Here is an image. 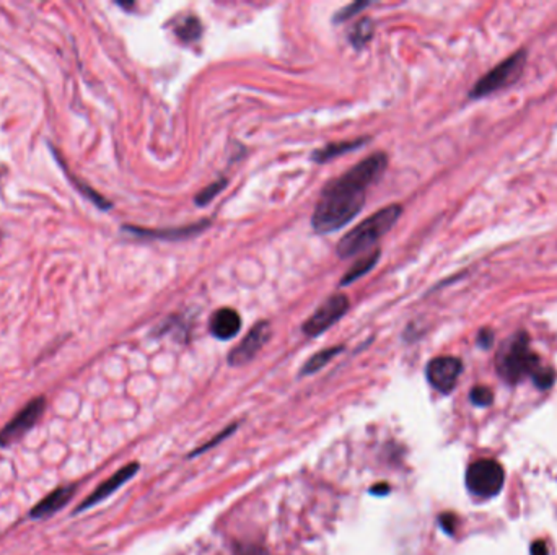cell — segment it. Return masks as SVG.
Masks as SVG:
<instances>
[{
	"label": "cell",
	"mask_w": 557,
	"mask_h": 555,
	"mask_svg": "<svg viewBox=\"0 0 557 555\" xmlns=\"http://www.w3.org/2000/svg\"><path fill=\"white\" fill-rule=\"evenodd\" d=\"M387 163L385 153H373L344 175L329 181L311 217L315 231L326 235L352 221L362 211L367 189L380 179Z\"/></svg>",
	"instance_id": "obj_1"
},
{
	"label": "cell",
	"mask_w": 557,
	"mask_h": 555,
	"mask_svg": "<svg viewBox=\"0 0 557 555\" xmlns=\"http://www.w3.org/2000/svg\"><path fill=\"white\" fill-rule=\"evenodd\" d=\"M399 215L401 205H388L375 212L337 243V255L341 257H352L363 251H369L398 221Z\"/></svg>",
	"instance_id": "obj_2"
},
{
	"label": "cell",
	"mask_w": 557,
	"mask_h": 555,
	"mask_svg": "<svg viewBox=\"0 0 557 555\" xmlns=\"http://www.w3.org/2000/svg\"><path fill=\"white\" fill-rule=\"evenodd\" d=\"M540 370V360L531 351L528 335L525 333L515 335L499 360L500 375L510 383H518L527 377L535 378Z\"/></svg>",
	"instance_id": "obj_3"
},
{
	"label": "cell",
	"mask_w": 557,
	"mask_h": 555,
	"mask_svg": "<svg viewBox=\"0 0 557 555\" xmlns=\"http://www.w3.org/2000/svg\"><path fill=\"white\" fill-rule=\"evenodd\" d=\"M504 467L492 459H481L473 463L466 473V485L471 494L489 499L500 492L504 485Z\"/></svg>",
	"instance_id": "obj_4"
},
{
	"label": "cell",
	"mask_w": 557,
	"mask_h": 555,
	"mask_svg": "<svg viewBox=\"0 0 557 555\" xmlns=\"http://www.w3.org/2000/svg\"><path fill=\"white\" fill-rule=\"evenodd\" d=\"M523 65H525V53L518 51V53L513 54L512 57H509L500 65H497L494 71L489 72L487 75L479 80L478 83L474 85L473 91H471V97H486V95H491V93H494L497 90L505 89V87L512 85L515 80L520 79Z\"/></svg>",
	"instance_id": "obj_5"
},
{
	"label": "cell",
	"mask_w": 557,
	"mask_h": 555,
	"mask_svg": "<svg viewBox=\"0 0 557 555\" xmlns=\"http://www.w3.org/2000/svg\"><path fill=\"white\" fill-rule=\"evenodd\" d=\"M351 307L349 299L343 293H336L333 297H329L321 307H319L311 317L305 321L303 325V333L315 337V335L323 334L326 329L337 323L341 317H344L347 309Z\"/></svg>",
	"instance_id": "obj_6"
},
{
	"label": "cell",
	"mask_w": 557,
	"mask_h": 555,
	"mask_svg": "<svg viewBox=\"0 0 557 555\" xmlns=\"http://www.w3.org/2000/svg\"><path fill=\"white\" fill-rule=\"evenodd\" d=\"M46 401L36 397L27 407H23L2 430H0V447H9L20 440L25 433L30 432L39 417L45 412Z\"/></svg>",
	"instance_id": "obj_7"
},
{
	"label": "cell",
	"mask_w": 557,
	"mask_h": 555,
	"mask_svg": "<svg viewBox=\"0 0 557 555\" xmlns=\"http://www.w3.org/2000/svg\"><path fill=\"white\" fill-rule=\"evenodd\" d=\"M461 371H463V363L460 359L437 357L427 365V379L433 388L447 395L457 386Z\"/></svg>",
	"instance_id": "obj_8"
},
{
	"label": "cell",
	"mask_w": 557,
	"mask_h": 555,
	"mask_svg": "<svg viewBox=\"0 0 557 555\" xmlns=\"http://www.w3.org/2000/svg\"><path fill=\"white\" fill-rule=\"evenodd\" d=\"M271 337V326L269 323H257V326L253 327L247 337L239 343V347H235L229 355V361L231 365L239 367V365H245L248 361L253 360L257 357V353L263 349V345L269 341Z\"/></svg>",
	"instance_id": "obj_9"
},
{
	"label": "cell",
	"mask_w": 557,
	"mask_h": 555,
	"mask_svg": "<svg viewBox=\"0 0 557 555\" xmlns=\"http://www.w3.org/2000/svg\"><path fill=\"white\" fill-rule=\"evenodd\" d=\"M139 471V464L137 463H133V464H127V466H124L121 471H117L115 476L109 477L107 482H103L101 485H98L97 490L93 492V494L87 497L82 505H80L77 511H83L90 508V507H93V505H97V503L103 502L107 497H109L111 494H115L116 490L121 487V485L126 484L129 479H133L135 476V473Z\"/></svg>",
	"instance_id": "obj_10"
},
{
	"label": "cell",
	"mask_w": 557,
	"mask_h": 555,
	"mask_svg": "<svg viewBox=\"0 0 557 555\" xmlns=\"http://www.w3.org/2000/svg\"><path fill=\"white\" fill-rule=\"evenodd\" d=\"M239 327H241V317L235 309L222 308L213 313L211 317V333L217 339L227 341L239 334Z\"/></svg>",
	"instance_id": "obj_11"
},
{
	"label": "cell",
	"mask_w": 557,
	"mask_h": 555,
	"mask_svg": "<svg viewBox=\"0 0 557 555\" xmlns=\"http://www.w3.org/2000/svg\"><path fill=\"white\" fill-rule=\"evenodd\" d=\"M74 492H75V487H74V485H65V487L56 489L53 494L48 495L46 499H43V500L38 503L35 508L31 510V518H46V516H51V515H54L56 511L61 510L62 507L71 500Z\"/></svg>",
	"instance_id": "obj_12"
},
{
	"label": "cell",
	"mask_w": 557,
	"mask_h": 555,
	"mask_svg": "<svg viewBox=\"0 0 557 555\" xmlns=\"http://www.w3.org/2000/svg\"><path fill=\"white\" fill-rule=\"evenodd\" d=\"M379 257H380V251H379V249H375L373 253H367L363 257H361V259L347 271L344 279L341 281V285H349V283L355 282L357 279L363 277L365 273H370L371 269L377 264Z\"/></svg>",
	"instance_id": "obj_13"
},
{
	"label": "cell",
	"mask_w": 557,
	"mask_h": 555,
	"mask_svg": "<svg viewBox=\"0 0 557 555\" xmlns=\"http://www.w3.org/2000/svg\"><path fill=\"white\" fill-rule=\"evenodd\" d=\"M365 141H367V139H359V141L352 142H339V143H329V145H326L325 149L315 152L313 160H315V161H319V163H323V161H327V160L336 159V157H339L341 153H345V152H352L355 151V149H359V147H362L363 142Z\"/></svg>",
	"instance_id": "obj_14"
},
{
	"label": "cell",
	"mask_w": 557,
	"mask_h": 555,
	"mask_svg": "<svg viewBox=\"0 0 557 555\" xmlns=\"http://www.w3.org/2000/svg\"><path fill=\"white\" fill-rule=\"evenodd\" d=\"M205 225H195L183 230H173L171 235H167L169 231H155V230L135 229V227H126L127 231L134 233L135 237H147V238H178V237H189V233H197Z\"/></svg>",
	"instance_id": "obj_15"
},
{
	"label": "cell",
	"mask_w": 557,
	"mask_h": 555,
	"mask_svg": "<svg viewBox=\"0 0 557 555\" xmlns=\"http://www.w3.org/2000/svg\"><path fill=\"white\" fill-rule=\"evenodd\" d=\"M343 352V347H333V349H326V351H321V352L315 353L311 359H309L305 367L301 369V375H311V373H317L321 370L323 367H326L329 361L333 360L336 357L337 353Z\"/></svg>",
	"instance_id": "obj_16"
},
{
	"label": "cell",
	"mask_w": 557,
	"mask_h": 555,
	"mask_svg": "<svg viewBox=\"0 0 557 555\" xmlns=\"http://www.w3.org/2000/svg\"><path fill=\"white\" fill-rule=\"evenodd\" d=\"M373 22L370 18H362L357 25L352 27V30L349 31V39L354 48H362L367 45L373 36Z\"/></svg>",
	"instance_id": "obj_17"
},
{
	"label": "cell",
	"mask_w": 557,
	"mask_h": 555,
	"mask_svg": "<svg viewBox=\"0 0 557 555\" xmlns=\"http://www.w3.org/2000/svg\"><path fill=\"white\" fill-rule=\"evenodd\" d=\"M177 35L179 39H183L186 43H191L203 35V25L196 17L185 18L183 23L178 25Z\"/></svg>",
	"instance_id": "obj_18"
},
{
	"label": "cell",
	"mask_w": 557,
	"mask_h": 555,
	"mask_svg": "<svg viewBox=\"0 0 557 555\" xmlns=\"http://www.w3.org/2000/svg\"><path fill=\"white\" fill-rule=\"evenodd\" d=\"M225 186H227V181H225V179L215 181L213 185L207 186L204 191H201L199 195H196V204H197V205H205V204L211 203L213 197L219 195Z\"/></svg>",
	"instance_id": "obj_19"
},
{
	"label": "cell",
	"mask_w": 557,
	"mask_h": 555,
	"mask_svg": "<svg viewBox=\"0 0 557 555\" xmlns=\"http://www.w3.org/2000/svg\"><path fill=\"white\" fill-rule=\"evenodd\" d=\"M469 397H471V403L479 405V407H487V405L492 404V401H494L492 391L486 386H476L471 391Z\"/></svg>",
	"instance_id": "obj_20"
},
{
	"label": "cell",
	"mask_w": 557,
	"mask_h": 555,
	"mask_svg": "<svg viewBox=\"0 0 557 555\" xmlns=\"http://www.w3.org/2000/svg\"><path fill=\"white\" fill-rule=\"evenodd\" d=\"M365 7H369V4H367V2H355L352 5L345 7V9L341 10V12L337 13L336 22H339V20H347V18L352 17L355 12L365 9Z\"/></svg>",
	"instance_id": "obj_21"
},
{
	"label": "cell",
	"mask_w": 557,
	"mask_h": 555,
	"mask_svg": "<svg viewBox=\"0 0 557 555\" xmlns=\"http://www.w3.org/2000/svg\"><path fill=\"white\" fill-rule=\"evenodd\" d=\"M531 555H548V546L543 541H536L531 546Z\"/></svg>",
	"instance_id": "obj_22"
},
{
	"label": "cell",
	"mask_w": 557,
	"mask_h": 555,
	"mask_svg": "<svg viewBox=\"0 0 557 555\" xmlns=\"http://www.w3.org/2000/svg\"><path fill=\"white\" fill-rule=\"evenodd\" d=\"M237 555H265V552L263 549H259V547L248 546L241 547L239 551V554Z\"/></svg>",
	"instance_id": "obj_23"
},
{
	"label": "cell",
	"mask_w": 557,
	"mask_h": 555,
	"mask_svg": "<svg viewBox=\"0 0 557 555\" xmlns=\"http://www.w3.org/2000/svg\"><path fill=\"white\" fill-rule=\"evenodd\" d=\"M371 494H388V485H375L371 489Z\"/></svg>",
	"instance_id": "obj_24"
}]
</instances>
